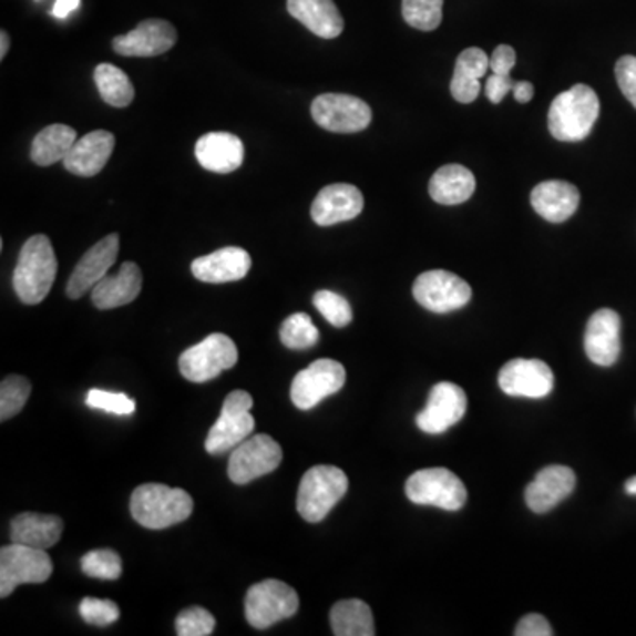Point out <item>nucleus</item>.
<instances>
[{
	"instance_id": "obj_32",
	"label": "nucleus",
	"mask_w": 636,
	"mask_h": 636,
	"mask_svg": "<svg viewBox=\"0 0 636 636\" xmlns=\"http://www.w3.org/2000/svg\"><path fill=\"white\" fill-rule=\"evenodd\" d=\"M94 82H96L100 96L103 98L106 105L126 109L131 105V101L135 100V88H133L130 76L115 65H98L96 71H94Z\"/></svg>"
},
{
	"instance_id": "obj_1",
	"label": "nucleus",
	"mask_w": 636,
	"mask_h": 636,
	"mask_svg": "<svg viewBox=\"0 0 636 636\" xmlns=\"http://www.w3.org/2000/svg\"><path fill=\"white\" fill-rule=\"evenodd\" d=\"M58 257L47 236H34L23 245L13 273V288L23 305H40L58 276Z\"/></svg>"
},
{
	"instance_id": "obj_18",
	"label": "nucleus",
	"mask_w": 636,
	"mask_h": 636,
	"mask_svg": "<svg viewBox=\"0 0 636 636\" xmlns=\"http://www.w3.org/2000/svg\"><path fill=\"white\" fill-rule=\"evenodd\" d=\"M365 209V196L352 184H329L320 189L311 205V219L320 227L358 218Z\"/></svg>"
},
{
	"instance_id": "obj_22",
	"label": "nucleus",
	"mask_w": 636,
	"mask_h": 636,
	"mask_svg": "<svg viewBox=\"0 0 636 636\" xmlns=\"http://www.w3.org/2000/svg\"><path fill=\"white\" fill-rule=\"evenodd\" d=\"M252 269V257L248 252L237 246L218 249L193 260L192 273L204 284H230L248 276Z\"/></svg>"
},
{
	"instance_id": "obj_31",
	"label": "nucleus",
	"mask_w": 636,
	"mask_h": 636,
	"mask_svg": "<svg viewBox=\"0 0 636 636\" xmlns=\"http://www.w3.org/2000/svg\"><path fill=\"white\" fill-rule=\"evenodd\" d=\"M332 633L336 636H373L376 623L370 606L361 599H343L331 608Z\"/></svg>"
},
{
	"instance_id": "obj_7",
	"label": "nucleus",
	"mask_w": 636,
	"mask_h": 636,
	"mask_svg": "<svg viewBox=\"0 0 636 636\" xmlns=\"http://www.w3.org/2000/svg\"><path fill=\"white\" fill-rule=\"evenodd\" d=\"M407 497L419 506H435L445 511H460L465 506V484L448 469H423L407 480Z\"/></svg>"
},
{
	"instance_id": "obj_12",
	"label": "nucleus",
	"mask_w": 636,
	"mask_h": 636,
	"mask_svg": "<svg viewBox=\"0 0 636 636\" xmlns=\"http://www.w3.org/2000/svg\"><path fill=\"white\" fill-rule=\"evenodd\" d=\"M311 117L332 133H359L371 123L368 103L350 94H322L311 103Z\"/></svg>"
},
{
	"instance_id": "obj_14",
	"label": "nucleus",
	"mask_w": 636,
	"mask_h": 636,
	"mask_svg": "<svg viewBox=\"0 0 636 636\" xmlns=\"http://www.w3.org/2000/svg\"><path fill=\"white\" fill-rule=\"evenodd\" d=\"M499 386L510 397L540 400L554 389V373L540 359H513L502 367Z\"/></svg>"
},
{
	"instance_id": "obj_48",
	"label": "nucleus",
	"mask_w": 636,
	"mask_h": 636,
	"mask_svg": "<svg viewBox=\"0 0 636 636\" xmlns=\"http://www.w3.org/2000/svg\"><path fill=\"white\" fill-rule=\"evenodd\" d=\"M626 493H629V495H636V475H633V478H629V480L626 481Z\"/></svg>"
},
{
	"instance_id": "obj_23",
	"label": "nucleus",
	"mask_w": 636,
	"mask_h": 636,
	"mask_svg": "<svg viewBox=\"0 0 636 636\" xmlns=\"http://www.w3.org/2000/svg\"><path fill=\"white\" fill-rule=\"evenodd\" d=\"M114 147L115 136L110 131H91L76 140L70 154L65 156V171L80 177H94L105 168Z\"/></svg>"
},
{
	"instance_id": "obj_41",
	"label": "nucleus",
	"mask_w": 636,
	"mask_h": 636,
	"mask_svg": "<svg viewBox=\"0 0 636 636\" xmlns=\"http://www.w3.org/2000/svg\"><path fill=\"white\" fill-rule=\"evenodd\" d=\"M615 79L626 100L636 109V58L624 55L615 64Z\"/></svg>"
},
{
	"instance_id": "obj_24",
	"label": "nucleus",
	"mask_w": 636,
	"mask_h": 636,
	"mask_svg": "<svg viewBox=\"0 0 636 636\" xmlns=\"http://www.w3.org/2000/svg\"><path fill=\"white\" fill-rule=\"evenodd\" d=\"M142 290V270L135 261H124L117 275L105 276L92 288V302L98 310H114L135 301Z\"/></svg>"
},
{
	"instance_id": "obj_13",
	"label": "nucleus",
	"mask_w": 636,
	"mask_h": 636,
	"mask_svg": "<svg viewBox=\"0 0 636 636\" xmlns=\"http://www.w3.org/2000/svg\"><path fill=\"white\" fill-rule=\"evenodd\" d=\"M347 371L332 359H318L306 370L299 371L290 388V398L297 409L310 410L345 386Z\"/></svg>"
},
{
	"instance_id": "obj_8",
	"label": "nucleus",
	"mask_w": 636,
	"mask_h": 636,
	"mask_svg": "<svg viewBox=\"0 0 636 636\" xmlns=\"http://www.w3.org/2000/svg\"><path fill=\"white\" fill-rule=\"evenodd\" d=\"M299 608V596L279 579H264L249 588L245 599L246 620L255 629H267L290 619Z\"/></svg>"
},
{
	"instance_id": "obj_27",
	"label": "nucleus",
	"mask_w": 636,
	"mask_h": 636,
	"mask_svg": "<svg viewBox=\"0 0 636 636\" xmlns=\"http://www.w3.org/2000/svg\"><path fill=\"white\" fill-rule=\"evenodd\" d=\"M64 523L55 514L22 513L11 520V541L18 545L49 550L61 540Z\"/></svg>"
},
{
	"instance_id": "obj_44",
	"label": "nucleus",
	"mask_w": 636,
	"mask_h": 636,
	"mask_svg": "<svg viewBox=\"0 0 636 636\" xmlns=\"http://www.w3.org/2000/svg\"><path fill=\"white\" fill-rule=\"evenodd\" d=\"M514 64H516V52L511 49L510 44H499L490 58L492 73L510 74Z\"/></svg>"
},
{
	"instance_id": "obj_38",
	"label": "nucleus",
	"mask_w": 636,
	"mask_h": 636,
	"mask_svg": "<svg viewBox=\"0 0 636 636\" xmlns=\"http://www.w3.org/2000/svg\"><path fill=\"white\" fill-rule=\"evenodd\" d=\"M214 626H216L214 615L202 606L186 608L175 620V632L179 636H209L213 635Z\"/></svg>"
},
{
	"instance_id": "obj_46",
	"label": "nucleus",
	"mask_w": 636,
	"mask_h": 636,
	"mask_svg": "<svg viewBox=\"0 0 636 636\" xmlns=\"http://www.w3.org/2000/svg\"><path fill=\"white\" fill-rule=\"evenodd\" d=\"M513 96L519 103H529L534 96V85L531 82H514Z\"/></svg>"
},
{
	"instance_id": "obj_10",
	"label": "nucleus",
	"mask_w": 636,
	"mask_h": 636,
	"mask_svg": "<svg viewBox=\"0 0 636 636\" xmlns=\"http://www.w3.org/2000/svg\"><path fill=\"white\" fill-rule=\"evenodd\" d=\"M416 301L433 314H451L471 301L472 288L449 270H427L412 288Z\"/></svg>"
},
{
	"instance_id": "obj_3",
	"label": "nucleus",
	"mask_w": 636,
	"mask_h": 636,
	"mask_svg": "<svg viewBox=\"0 0 636 636\" xmlns=\"http://www.w3.org/2000/svg\"><path fill=\"white\" fill-rule=\"evenodd\" d=\"M599 117V98L584 83L561 92L550 106L548 130L561 142L587 139Z\"/></svg>"
},
{
	"instance_id": "obj_33",
	"label": "nucleus",
	"mask_w": 636,
	"mask_h": 636,
	"mask_svg": "<svg viewBox=\"0 0 636 636\" xmlns=\"http://www.w3.org/2000/svg\"><path fill=\"white\" fill-rule=\"evenodd\" d=\"M279 340L287 349L305 350L318 343L320 332L311 322L310 315L294 314L285 318V322L279 327Z\"/></svg>"
},
{
	"instance_id": "obj_6",
	"label": "nucleus",
	"mask_w": 636,
	"mask_h": 636,
	"mask_svg": "<svg viewBox=\"0 0 636 636\" xmlns=\"http://www.w3.org/2000/svg\"><path fill=\"white\" fill-rule=\"evenodd\" d=\"M252 407H254V398L249 392L232 391L225 398L222 414L205 439L207 453L219 457V454L234 451L240 442L248 439L255 428L254 416L249 414Z\"/></svg>"
},
{
	"instance_id": "obj_36",
	"label": "nucleus",
	"mask_w": 636,
	"mask_h": 636,
	"mask_svg": "<svg viewBox=\"0 0 636 636\" xmlns=\"http://www.w3.org/2000/svg\"><path fill=\"white\" fill-rule=\"evenodd\" d=\"M80 566L92 578L117 579L123 575V561L114 550H92L83 555Z\"/></svg>"
},
{
	"instance_id": "obj_20",
	"label": "nucleus",
	"mask_w": 636,
	"mask_h": 636,
	"mask_svg": "<svg viewBox=\"0 0 636 636\" xmlns=\"http://www.w3.org/2000/svg\"><path fill=\"white\" fill-rule=\"evenodd\" d=\"M575 486L576 475L570 466H545L525 490V502L534 513H548L558 502L570 497Z\"/></svg>"
},
{
	"instance_id": "obj_40",
	"label": "nucleus",
	"mask_w": 636,
	"mask_h": 636,
	"mask_svg": "<svg viewBox=\"0 0 636 636\" xmlns=\"http://www.w3.org/2000/svg\"><path fill=\"white\" fill-rule=\"evenodd\" d=\"M79 611L85 623L98 628H105L121 617V611L114 602L98 599V597H83Z\"/></svg>"
},
{
	"instance_id": "obj_21",
	"label": "nucleus",
	"mask_w": 636,
	"mask_h": 636,
	"mask_svg": "<svg viewBox=\"0 0 636 636\" xmlns=\"http://www.w3.org/2000/svg\"><path fill=\"white\" fill-rule=\"evenodd\" d=\"M195 156L205 171L232 174L245 162V145L239 136L225 131H213L196 142Z\"/></svg>"
},
{
	"instance_id": "obj_43",
	"label": "nucleus",
	"mask_w": 636,
	"mask_h": 636,
	"mask_svg": "<svg viewBox=\"0 0 636 636\" xmlns=\"http://www.w3.org/2000/svg\"><path fill=\"white\" fill-rule=\"evenodd\" d=\"M514 82L511 80V74H497L493 73L489 80H486V98H489L492 103L499 105L504 98L513 91Z\"/></svg>"
},
{
	"instance_id": "obj_19",
	"label": "nucleus",
	"mask_w": 636,
	"mask_h": 636,
	"mask_svg": "<svg viewBox=\"0 0 636 636\" xmlns=\"http://www.w3.org/2000/svg\"><path fill=\"white\" fill-rule=\"evenodd\" d=\"M585 353L597 367H612L620 356V317L603 308L588 318Z\"/></svg>"
},
{
	"instance_id": "obj_17",
	"label": "nucleus",
	"mask_w": 636,
	"mask_h": 636,
	"mask_svg": "<svg viewBox=\"0 0 636 636\" xmlns=\"http://www.w3.org/2000/svg\"><path fill=\"white\" fill-rule=\"evenodd\" d=\"M119 246L121 243H119L117 234H110L80 258L65 287L70 299H80L96 287L101 279L109 276L106 273L117 260Z\"/></svg>"
},
{
	"instance_id": "obj_29",
	"label": "nucleus",
	"mask_w": 636,
	"mask_h": 636,
	"mask_svg": "<svg viewBox=\"0 0 636 636\" xmlns=\"http://www.w3.org/2000/svg\"><path fill=\"white\" fill-rule=\"evenodd\" d=\"M428 192L433 202L458 205L469 201L475 192V177L466 166L445 165L433 174Z\"/></svg>"
},
{
	"instance_id": "obj_35",
	"label": "nucleus",
	"mask_w": 636,
	"mask_h": 636,
	"mask_svg": "<svg viewBox=\"0 0 636 636\" xmlns=\"http://www.w3.org/2000/svg\"><path fill=\"white\" fill-rule=\"evenodd\" d=\"M31 382L25 377L9 376L0 383V421H8L22 412L31 397Z\"/></svg>"
},
{
	"instance_id": "obj_4",
	"label": "nucleus",
	"mask_w": 636,
	"mask_h": 636,
	"mask_svg": "<svg viewBox=\"0 0 636 636\" xmlns=\"http://www.w3.org/2000/svg\"><path fill=\"white\" fill-rule=\"evenodd\" d=\"M347 490L349 478L341 469L332 465L314 466L302 475L297 492V511L306 522H322L343 499Z\"/></svg>"
},
{
	"instance_id": "obj_25",
	"label": "nucleus",
	"mask_w": 636,
	"mask_h": 636,
	"mask_svg": "<svg viewBox=\"0 0 636 636\" xmlns=\"http://www.w3.org/2000/svg\"><path fill=\"white\" fill-rule=\"evenodd\" d=\"M531 204L546 222L563 223L578 209V188L566 181H545L532 189Z\"/></svg>"
},
{
	"instance_id": "obj_11",
	"label": "nucleus",
	"mask_w": 636,
	"mask_h": 636,
	"mask_svg": "<svg viewBox=\"0 0 636 636\" xmlns=\"http://www.w3.org/2000/svg\"><path fill=\"white\" fill-rule=\"evenodd\" d=\"M281 460H284L281 445L273 437L260 433L240 442L232 451L228 460V478L232 483L248 484L261 475L276 471Z\"/></svg>"
},
{
	"instance_id": "obj_37",
	"label": "nucleus",
	"mask_w": 636,
	"mask_h": 636,
	"mask_svg": "<svg viewBox=\"0 0 636 636\" xmlns=\"http://www.w3.org/2000/svg\"><path fill=\"white\" fill-rule=\"evenodd\" d=\"M314 305L327 322L338 329L352 322V308L340 294L332 293V290H318L314 296Z\"/></svg>"
},
{
	"instance_id": "obj_5",
	"label": "nucleus",
	"mask_w": 636,
	"mask_h": 636,
	"mask_svg": "<svg viewBox=\"0 0 636 636\" xmlns=\"http://www.w3.org/2000/svg\"><path fill=\"white\" fill-rule=\"evenodd\" d=\"M237 359L239 353L234 340L222 332H214L181 353L179 370L184 379L204 383L236 367Z\"/></svg>"
},
{
	"instance_id": "obj_42",
	"label": "nucleus",
	"mask_w": 636,
	"mask_h": 636,
	"mask_svg": "<svg viewBox=\"0 0 636 636\" xmlns=\"http://www.w3.org/2000/svg\"><path fill=\"white\" fill-rule=\"evenodd\" d=\"M516 636H552V626L548 620L540 614H529L520 620L519 626L514 629Z\"/></svg>"
},
{
	"instance_id": "obj_45",
	"label": "nucleus",
	"mask_w": 636,
	"mask_h": 636,
	"mask_svg": "<svg viewBox=\"0 0 636 636\" xmlns=\"http://www.w3.org/2000/svg\"><path fill=\"white\" fill-rule=\"evenodd\" d=\"M80 8V0H55L53 4L52 14L59 20L70 17L74 9Z\"/></svg>"
},
{
	"instance_id": "obj_34",
	"label": "nucleus",
	"mask_w": 636,
	"mask_h": 636,
	"mask_svg": "<svg viewBox=\"0 0 636 636\" xmlns=\"http://www.w3.org/2000/svg\"><path fill=\"white\" fill-rule=\"evenodd\" d=\"M444 0H403L401 13L410 27L418 31H435L442 22Z\"/></svg>"
},
{
	"instance_id": "obj_16",
	"label": "nucleus",
	"mask_w": 636,
	"mask_h": 636,
	"mask_svg": "<svg viewBox=\"0 0 636 636\" xmlns=\"http://www.w3.org/2000/svg\"><path fill=\"white\" fill-rule=\"evenodd\" d=\"M177 43V31L166 20H144L136 29L127 34L117 35L114 47L115 53L123 58H157Z\"/></svg>"
},
{
	"instance_id": "obj_15",
	"label": "nucleus",
	"mask_w": 636,
	"mask_h": 636,
	"mask_svg": "<svg viewBox=\"0 0 636 636\" xmlns=\"http://www.w3.org/2000/svg\"><path fill=\"white\" fill-rule=\"evenodd\" d=\"M466 410V397L460 386L441 382L433 386L427 407L419 412L416 423L424 433H444L462 421Z\"/></svg>"
},
{
	"instance_id": "obj_30",
	"label": "nucleus",
	"mask_w": 636,
	"mask_h": 636,
	"mask_svg": "<svg viewBox=\"0 0 636 636\" xmlns=\"http://www.w3.org/2000/svg\"><path fill=\"white\" fill-rule=\"evenodd\" d=\"M76 131L64 124L44 127L32 142L31 160L35 165L50 166L64 162L73 145L76 144Z\"/></svg>"
},
{
	"instance_id": "obj_2",
	"label": "nucleus",
	"mask_w": 636,
	"mask_h": 636,
	"mask_svg": "<svg viewBox=\"0 0 636 636\" xmlns=\"http://www.w3.org/2000/svg\"><path fill=\"white\" fill-rule=\"evenodd\" d=\"M130 510L142 527L162 531L192 516L193 499L183 489L160 483L140 484L131 495Z\"/></svg>"
},
{
	"instance_id": "obj_28",
	"label": "nucleus",
	"mask_w": 636,
	"mask_h": 636,
	"mask_svg": "<svg viewBox=\"0 0 636 636\" xmlns=\"http://www.w3.org/2000/svg\"><path fill=\"white\" fill-rule=\"evenodd\" d=\"M490 58L481 49L463 50L454 65L453 80H451V94L458 103L469 105L478 100L481 92L480 79L489 73Z\"/></svg>"
},
{
	"instance_id": "obj_47",
	"label": "nucleus",
	"mask_w": 636,
	"mask_h": 636,
	"mask_svg": "<svg viewBox=\"0 0 636 636\" xmlns=\"http://www.w3.org/2000/svg\"><path fill=\"white\" fill-rule=\"evenodd\" d=\"M9 50V35L8 32L2 31L0 34V59H4L8 55Z\"/></svg>"
},
{
	"instance_id": "obj_26",
	"label": "nucleus",
	"mask_w": 636,
	"mask_h": 636,
	"mask_svg": "<svg viewBox=\"0 0 636 636\" xmlns=\"http://www.w3.org/2000/svg\"><path fill=\"white\" fill-rule=\"evenodd\" d=\"M287 9L318 38L335 40L343 32V17L332 0H287Z\"/></svg>"
},
{
	"instance_id": "obj_39",
	"label": "nucleus",
	"mask_w": 636,
	"mask_h": 636,
	"mask_svg": "<svg viewBox=\"0 0 636 636\" xmlns=\"http://www.w3.org/2000/svg\"><path fill=\"white\" fill-rule=\"evenodd\" d=\"M88 406L115 416L135 414L136 410L135 400H131L124 392H110L103 389H91L88 392Z\"/></svg>"
},
{
	"instance_id": "obj_9",
	"label": "nucleus",
	"mask_w": 636,
	"mask_h": 636,
	"mask_svg": "<svg viewBox=\"0 0 636 636\" xmlns=\"http://www.w3.org/2000/svg\"><path fill=\"white\" fill-rule=\"evenodd\" d=\"M52 558L47 550L32 546H2L0 550V597L13 594L22 584H43L52 576Z\"/></svg>"
}]
</instances>
